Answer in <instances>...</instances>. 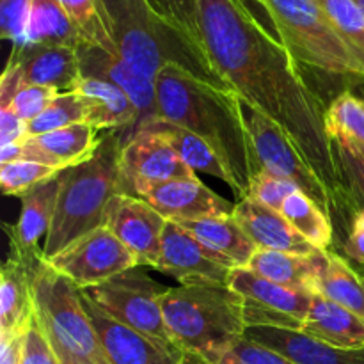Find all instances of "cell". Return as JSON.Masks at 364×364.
<instances>
[{
    "label": "cell",
    "mask_w": 364,
    "mask_h": 364,
    "mask_svg": "<svg viewBox=\"0 0 364 364\" xmlns=\"http://www.w3.org/2000/svg\"><path fill=\"white\" fill-rule=\"evenodd\" d=\"M206 55L242 103L276 124L333 196L341 219L355 215L338 149L326 128L329 105L308 84L304 70L245 0H198Z\"/></svg>",
    "instance_id": "1"
},
{
    "label": "cell",
    "mask_w": 364,
    "mask_h": 364,
    "mask_svg": "<svg viewBox=\"0 0 364 364\" xmlns=\"http://www.w3.org/2000/svg\"><path fill=\"white\" fill-rule=\"evenodd\" d=\"M155 91L159 117L201 137L230 171L231 191L238 201L247 198L259 169L240 96L201 80L178 64H167L156 75Z\"/></svg>",
    "instance_id": "2"
},
{
    "label": "cell",
    "mask_w": 364,
    "mask_h": 364,
    "mask_svg": "<svg viewBox=\"0 0 364 364\" xmlns=\"http://www.w3.org/2000/svg\"><path fill=\"white\" fill-rule=\"evenodd\" d=\"M128 132L103 134L95 155L59 174L60 188L55 215L43 242V258L50 259L96 228L105 226L110 205L127 194L119 167V153Z\"/></svg>",
    "instance_id": "3"
},
{
    "label": "cell",
    "mask_w": 364,
    "mask_h": 364,
    "mask_svg": "<svg viewBox=\"0 0 364 364\" xmlns=\"http://www.w3.org/2000/svg\"><path fill=\"white\" fill-rule=\"evenodd\" d=\"M174 345L183 354L215 364L244 340V299L228 284H180L162 297Z\"/></svg>",
    "instance_id": "4"
},
{
    "label": "cell",
    "mask_w": 364,
    "mask_h": 364,
    "mask_svg": "<svg viewBox=\"0 0 364 364\" xmlns=\"http://www.w3.org/2000/svg\"><path fill=\"white\" fill-rule=\"evenodd\" d=\"M277 38L309 71L364 82V60L340 34L320 0H256Z\"/></svg>",
    "instance_id": "5"
},
{
    "label": "cell",
    "mask_w": 364,
    "mask_h": 364,
    "mask_svg": "<svg viewBox=\"0 0 364 364\" xmlns=\"http://www.w3.org/2000/svg\"><path fill=\"white\" fill-rule=\"evenodd\" d=\"M34 316L60 364H110L80 290L43 258L32 267Z\"/></svg>",
    "instance_id": "6"
},
{
    "label": "cell",
    "mask_w": 364,
    "mask_h": 364,
    "mask_svg": "<svg viewBox=\"0 0 364 364\" xmlns=\"http://www.w3.org/2000/svg\"><path fill=\"white\" fill-rule=\"evenodd\" d=\"M98 9L117 53L146 77L155 80L167 64H178L212 84L180 39L156 18L148 0H98Z\"/></svg>",
    "instance_id": "7"
},
{
    "label": "cell",
    "mask_w": 364,
    "mask_h": 364,
    "mask_svg": "<svg viewBox=\"0 0 364 364\" xmlns=\"http://www.w3.org/2000/svg\"><path fill=\"white\" fill-rule=\"evenodd\" d=\"M167 290L169 288L162 287L149 276L148 267L139 265L107 283L80 291L124 326L153 338L171 350H180L174 345L164 318L162 297Z\"/></svg>",
    "instance_id": "8"
},
{
    "label": "cell",
    "mask_w": 364,
    "mask_h": 364,
    "mask_svg": "<svg viewBox=\"0 0 364 364\" xmlns=\"http://www.w3.org/2000/svg\"><path fill=\"white\" fill-rule=\"evenodd\" d=\"M45 262L78 290L98 287L139 267L134 252L107 226L96 228Z\"/></svg>",
    "instance_id": "9"
},
{
    "label": "cell",
    "mask_w": 364,
    "mask_h": 364,
    "mask_svg": "<svg viewBox=\"0 0 364 364\" xmlns=\"http://www.w3.org/2000/svg\"><path fill=\"white\" fill-rule=\"evenodd\" d=\"M244 110L258 169H265L284 180H290L299 191L309 196L327 215L340 217V210H338L331 192L316 178L311 167L304 162V159L299 155L290 141L284 137L283 132L256 110L245 105Z\"/></svg>",
    "instance_id": "10"
},
{
    "label": "cell",
    "mask_w": 364,
    "mask_h": 364,
    "mask_svg": "<svg viewBox=\"0 0 364 364\" xmlns=\"http://www.w3.org/2000/svg\"><path fill=\"white\" fill-rule=\"evenodd\" d=\"M228 287L244 299L245 327L302 331L313 294L272 283L249 269H233Z\"/></svg>",
    "instance_id": "11"
},
{
    "label": "cell",
    "mask_w": 364,
    "mask_h": 364,
    "mask_svg": "<svg viewBox=\"0 0 364 364\" xmlns=\"http://www.w3.org/2000/svg\"><path fill=\"white\" fill-rule=\"evenodd\" d=\"M119 167L127 194L137 198L156 185L198 176L166 139L144 128L127 135L121 146Z\"/></svg>",
    "instance_id": "12"
},
{
    "label": "cell",
    "mask_w": 364,
    "mask_h": 364,
    "mask_svg": "<svg viewBox=\"0 0 364 364\" xmlns=\"http://www.w3.org/2000/svg\"><path fill=\"white\" fill-rule=\"evenodd\" d=\"M153 270L173 277L180 284H228L233 269L185 228L167 220L160 258Z\"/></svg>",
    "instance_id": "13"
},
{
    "label": "cell",
    "mask_w": 364,
    "mask_h": 364,
    "mask_svg": "<svg viewBox=\"0 0 364 364\" xmlns=\"http://www.w3.org/2000/svg\"><path fill=\"white\" fill-rule=\"evenodd\" d=\"M80 295L110 364H183V352L171 350L153 338L124 326L103 311L84 291Z\"/></svg>",
    "instance_id": "14"
},
{
    "label": "cell",
    "mask_w": 364,
    "mask_h": 364,
    "mask_svg": "<svg viewBox=\"0 0 364 364\" xmlns=\"http://www.w3.org/2000/svg\"><path fill=\"white\" fill-rule=\"evenodd\" d=\"M164 219L146 199L121 194L110 205L105 226L130 249L139 265L155 269L162 249Z\"/></svg>",
    "instance_id": "15"
},
{
    "label": "cell",
    "mask_w": 364,
    "mask_h": 364,
    "mask_svg": "<svg viewBox=\"0 0 364 364\" xmlns=\"http://www.w3.org/2000/svg\"><path fill=\"white\" fill-rule=\"evenodd\" d=\"M141 198L146 199L164 219L173 223L231 215L235 210L233 203L226 201L217 192L206 187L199 176L180 178L156 185L142 192Z\"/></svg>",
    "instance_id": "16"
},
{
    "label": "cell",
    "mask_w": 364,
    "mask_h": 364,
    "mask_svg": "<svg viewBox=\"0 0 364 364\" xmlns=\"http://www.w3.org/2000/svg\"><path fill=\"white\" fill-rule=\"evenodd\" d=\"M77 53L82 77L103 78L127 92L128 98L139 110V116H141L139 124L159 116L155 80L130 66L117 52H110L102 46L82 45Z\"/></svg>",
    "instance_id": "17"
},
{
    "label": "cell",
    "mask_w": 364,
    "mask_h": 364,
    "mask_svg": "<svg viewBox=\"0 0 364 364\" xmlns=\"http://www.w3.org/2000/svg\"><path fill=\"white\" fill-rule=\"evenodd\" d=\"M103 135L87 123L73 124L20 142V160L45 164L64 171L87 162L100 148Z\"/></svg>",
    "instance_id": "18"
},
{
    "label": "cell",
    "mask_w": 364,
    "mask_h": 364,
    "mask_svg": "<svg viewBox=\"0 0 364 364\" xmlns=\"http://www.w3.org/2000/svg\"><path fill=\"white\" fill-rule=\"evenodd\" d=\"M9 60L20 66L25 84L46 85L60 92L71 91L82 77L78 53L71 46L25 43L13 46Z\"/></svg>",
    "instance_id": "19"
},
{
    "label": "cell",
    "mask_w": 364,
    "mask_h": 364,
    "mask_svg": "<svg viewBox=\"0 0 364 364\" xmlns=\"http://www.w3.org/2000/svg\"><path fill=\"white\" fill-rule=\"evenodd\" d=\"M43 252L27 255L11 249L0 270V334L27 329L32 315V267Z\"/></svg>",
    "instance_id": "20"
},
{
    "label": "cell",
    "mask_w": 364,
    "mask_h": 364,
    "mask_svg": "<svg viewBox=\"0 0 364 364\" xmlns=\"http://www.w3.org/2000/svg\"><path fill=\"white\" fill-rule=\"evenodd\" d=\"M71 91L82 98L87 124L96 130H123L130 135L141 121L134 102L112 82L96 77H80Z\"/></svg>",
    "instance_id": "21"
},
{
    "label": "cell",
    "mask_w": 364,
    "mask_h": 364,
    "mask_svg": "<svg viewBox=\"0 0 364 364\" xmlns=\"http://www.w3.org/2000/svg\"><path fill=\"white\" fill-rule=\"evenodd\" d=\"M233 217L245 231V235L251 238L256 249L297 252V255L308 256L320 252L290 226L283 213L255 201L252 198L238 201L235 205Z\"/></svg>",
    "instance_id": "22"
},
{
    "label": "cell",
    "mask_w": 364,
    "mask_h": 364,
    "mask_svg": "<svg viewBox=\"0 0 364 364\" xmlns=\"http://www.w3.org/2000/svg\"><path fill=\"white\" fill-rule=\"evenodd\" d=\"M244 338L272 348L297 364H364V348L347 350L331 347L301 331L247 327Z\"/></svg>",
    "instance_id": "23"
},
{
    "label": "cell",
    "mask_w": 364,
    "mask_h": 364,
    "mask_svg": "<svg viewBox=\"0 0 364 364\" xmlns=\"http://www.w3.org/2000/svg\"><path fill=\"white\" fill-rule=\"evenodd\" d=\"M59 188L60 180L59 176H55L36 185L34 188L21 196L20 217H18V223L9 230L11 249L27 252V255L43 252V247H39V240L43 237L46 238L52 226Z\"/></svg>",
    "instance_id": "24"
},
{
    "label": "cell",
    "mask_w": 364,
    "mask_h": 364,
    "mask_svg": "<svg viewBox=\"0 0 364 364\" xmlns=\"http://www.w3.org/2000/svg\"><path fill=\"white\" fill-rule=\"evenodd\" d=\"M301 333L313 340L336 348H364V316L318 294H313V304Z\"/></svg>",
    "instance_id": "25"
},
{
    "label": "cell",
    "mask_w": 364,
    "mask_h": 364,
    "mask_svg": "<svg viewBox=\"0 0 364 364\" xmlns=\"http://www.w3.org/2000/svg\"><path fill=\"white\" fill-rule=\"evenodd\" d=\"M326 259L327 251L308 256L297 252L256 249L247 269L281 287L313 294V287L320 270L326 265Z\"/></svg>",
    "instance_id": "26"
},
{
    "label": "cell",
    "mask_w": 364,
    "mask_h": 364,
    "mask_svg": "<svg viewBox=\"0 0 364 364\" xmlns=\"http://www.w3.org/2000/svg\"><path fill=\"white\" fill-rule=\"evenodd\" d=\"M178 224L191 235H194L210 251L220 256L231 269H247L249 262L256 252V245L242 230L233 213L185 220V223Z\"/></svg>",
    "instance_id": "27"
},
{
    "label": "cell",
    "mask_w": 364,
    "mask_h": 364,
    "mask_svg": "<svg viewBox=\"0 0 364 364\" xmlns=\"http://www.w3.org/2000/svg\"><path fill=\"white\" fill-rule=\"evenodd\" d=\"M148 4L153 13L156 14V18L180 39L181 45L194 57V60L205 71L210 82L217 87L228 89V85L215 73V70L210 64L208 55H206L201 31H199L198 0H148Z\"/></svg>",
    "instance_id": "28"
},
{
    "label": "cell",
    "mask_w": 364,
    "mask_h": 364,
    "mask_svg": "<svg viewBox=\"0 0 364 364\" xmlns=\"http://www.w3.org/2000/svg\"><path fill=\"white\" fill-rule=\"evenodd\" d=\"M139 128H144V130H149L166 139L173 146L174 151L180 155V159L194 173H205L213 178H219L224 183L230 185V188H233V178H231L230 171L226 169L223 160L217 156V153L201 137L192 134L191 130L159 116L141 123L135 130H139Z\"/></svg>",
    "instance_id": "29"
},
{
    "label": "cell",
    "mask_w": 364,
    "mask_h": 364,
    "mask_svg": "<svg viewBox=\"0 0 364 364\" xmlns=\"http://www.w3.org/2000/svg\"><path fill=\"white\" fill-rule=\"evenodd\" d=\"M25 43L71 46L78 50L85 45V39L59 0H32Z\"/></svg>",
    "instance_id": "30"
},
{
    "label": "cell",
    "mask_w": 364,
    "mask_h": 364,
    "mask_svg": "<svg viewBox=\"0 0 364 364\" xmlns=\"http://www.w3.org/2000/svg\"><path fill=\"white\" fill-rule=\"evenodd\" d=\"M326 128L338 148L364 160V100L352 91H341L326 114Z\"/></svg>",
    "instance_id": "31"
},
{
    "label": "cell",
    "mask_w": 364,
    "mask_h": 364,
    "mask_svg": "<svg viewBox=\"0 0 364 364\" xmlns=\"http://www.w3.org/2000/svg\"><path fill=\"white\" fill-rule=\"evenodd\" d=\"M313 294L364 316V277L333 252L327 251L326 265L316 277Z\"/></svg>",
    "instance_id": "32"
},
{
    "label": "cell",
    "mask_w": 364,
    "mask_h": 364,
    "mask_svg": "<svg viewBox=\"0 0 364 364\" xmlns=\"http://www.w3.org/2000/svg\"><path fill=\"white\" fill-rule=\"evenodd\" d=\"M290 226L318 251H327L333 244V220L302 191H295L281 208Z\"/></svg>",
    "instance_id": "33"
},
{
    "label": "cell",
    "mask_w": 364,
    "mask_h": 364,
    "mask_svg": "<svg viewBox=\"0 0 364 364\" xmlns=\"http://www.w3.org/2000/svg\"><path fill=\"white\" fill-rule=\"evenodd\" d=\"M80 123H87V116H85V107L82 103V98L73 91L60 92L38 117L28 121L27 130H25V139L48 134V132L60 130V128L73 127V124Z\"/></svg>",
    "instance_id": "34"
},
{
    "label": "cell",
    "mask_w": 364,
    "mask_h": 364,
    "mask_svg": "<svg viewBox=\"0 0 364 364\" xmlns=\"http://www.w3.org/2000/svg\"><path fill=\"white\" fill-rule=\"evenodd\" d=\"M63 171L45 164L28 162V160H14V162L0 164V187L6 196H21L34 188L36 185L59 176Z\"/></svg>",
    "instance_id": "35"
},
{
    "label": "cell",
    "mask_w": 364,
    "mask_h": 364,
    "mask_svg": "<svg viewBox=\"0 0 364 364\" xmlns=\"http://www.w3.org/2000/svg\"><path fill=\"white\" fill-rule=\"evenodd\" d=\"M70 20L77 25L85 39V45H96L117 52L100 16L98 0H59Z\"/></svg>",
    "instance_id": "36"
},
{
    "label": "cell",
    "mask_w": 364,
    "mask_h": 364,
    "mask_svg": "<svg viewBox=\"0 0 364 364\" xmlns=\"http://www.w3.org/2000/svg\"><path fill=\"white\" fill-rule=\"evenodd\" d=\"M327 16L364 60V14L354 0H320Z\"/></svg>",
    "instance_id": "37"
},
{
    "label": "cell",
    "mask_w": 364,
    "mask_h": 364,
    "mask_svg": "<svg viewBox=\"0 0 364 364\" xmlns=\"http://www.w3.org/2000/svg\"><path fill=\"white\" fill-rule=\"evenodd\" d=\"M295 191H299V188L290 180H284V178L277 176V174L262 169L256 173L251 188H249L247 198H252L255 201L262 203V205L269 206V208L276 210V212H281L284 201Z\"/></svg>",
    "instance_id": "38"
},
{
    "label": "cell",
    "mask_w": 364,
    "mask_h": 364,
    "mask_svg": "<svg viewBox=\"0 0 364 364\" xmlns=\"http://www.w3.org/2000/svg\"><path fill=\"white\" fill-rule=\"evenodd\" d=\"M32 0H0V34L2 39L21 46L27 41Z\"/></svg>",
    "instance_id": "39"
},
{
    "label": "cell",
    "mask_w": 364,
    "mask_h": 364,
    "mask_svg": "<svg viewBox=\"0 0 364 364\" xmlns=\"http://www.w3.org/2000/svg\"><path fill=\"white\" fill-rule=\"evenodd\" d=\"M60 91L53 87H46V85L38 84H21L18 92L14 95L13 102H11V109L13 112L20 117L21 121L28 123L34 117H38L57 96Z\"/></svg>",
    "instance_id": "40"
},
{
    "label": "cell",
    "mask_w": 364,
    "mask_h": 364,
    "mask_svg": "<svg viewBox=\"0 0 364 364\" xmlns=\"http://www.w3.org/2000/svg\"><path fill=\"white\" fill-rule=\"evenodd\" d=\"M21 364H60L34 315L25 331Z\"/></svg>",
    "instance_id": "41"
},
{
    "label": "cell",
    "mask_w": 364,
    "mask_h": 364,
    "mask_svg": "<svg viewBox=\"0 0 364 364\" xmlns=\"http://www.w3.org/2000/svg\"><path fill=\"white\" fill-rule=\"evenodd\" d=\"M336 149L341 169H343L345 181H347V188L359 212V210H364V160L352 155V153H348L343 148H338L336 146Z\"/></svg>",
    "instance_id": "42"
},
{
    "label": "cell",
    "mask_w": 364,
    "mask_h": 364,
    "mask_svg": "<svg viewBox=\"0 0 364 364\" xmlns=\"http://www.w3.org/2000/svg\"><path fill=\"white\" fill-rule=\"evenodd\" d=\"M237 361L242 364H297L287 355L279 354V352L272 350L269 347L255 343L251 340H240L230 352Z\"/></svg>",
    "instance_id": "43"
},
{
    "label": "cell",
    "mask_w": 364,
    "mask_h": 364,
    "mask_svg": "<svg viewBox=\"0 0 364 364\" xmlns=\"http://www.w3.org/2000/svg\"><path fill=\"white\" fill-rule=\"evenodd\" d=\"M27 123L21 121L11 107H0V146L16 144L25 139Z\"/></svg>",
    "instance_id": "44"
},
{
    "label": "cell",
    "mask_w": 364,
    "mask_h": 364,
    "mask_svg": "<svg viewBox=\"0 0 364 364\" xmlns=\"http://www.w3.org/2000/svg\"><path fill=\"white\" fill-rule=\"evenodd\" d=\"M345 252L348 258L364 265V210H359L352 219L347 242H345Z\"/></svg>",
    "instance_id": "45"
},
{
    "label": "cell",
    "mask_w": 364,
    "mask_h": 364,
    "mask_svg": "<svg viewBox=\"0 0 364 364\" xmlns=\"http://www.w3.org/2000/svg\"><path fill=\"white\" fill-rule=\"evenodd\" d=\"M25 331L0 334V364H21Z\"/></svg>",
    "instance_id": "46"
},
{
    "label": "cell",
    "mask_w": 364,
    "mask_h": 364,
    "mask_svg": "<svg viewBox=\"0 0 364 364\" xmlns=\"http://www.w3.org/2000/svg\"><path fill=\"white\" fill-rule=\"evenodd\" d=\"M183 364H208L205 359L198 358V355H191V354H185Z\"/></svg>",
    "instance_id": "47"
},
{
    "label": "cell",
    "mask_w": 364,
    "mask_h": 364,
    "mask_svg": "<svg viewBox=\"0 0 364 364\" xmlns=\"http://www.w3.org/2000/svg\"><path fill=\"white\" fill-rule=\"evenodd\" d=\"M215 364H242L240 361H237V359L233 358V355L230 354V352H228V354H224L223 358L219 359V361H217Z\"/></svg>",
    "instance_id": "48"
},
{
    "label": "cell",
    "mask_w": 364,
    "mask_h": 364,
    "mask_svg": "<svg viewBox=\"0 0 364 364\" xmlns=\"http://www.w3.org/2000/svg\"><path fill=\"white\" fill-rule=\"evenodd\" d=\"M354 2L358 4V6H359V9H361V13L364 14V0H354Z\"/></svg>",
    "instance_id": "49"
},
{
    "label": "cell",
    "mask_w": 364,
    "mask_h": 364,
    "mask_svg": "<svg viewBox=\"0 0 364 364\" xmlns=\"http://www.w3.org/2000/svg\"><path fill=\"white\" fill-rule=\"evenodd\" d=\"M363 100H364V98H363Z\"/></svg>",
    "instance_id": "50"
}]
</instances>
